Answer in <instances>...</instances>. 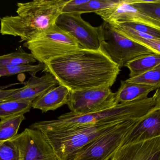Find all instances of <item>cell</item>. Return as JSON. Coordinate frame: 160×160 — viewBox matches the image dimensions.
<instances>
[{"label":"cell","instance_id":"obj_9","mask_svg":"<svg viewBox=\"0 0 160 160\" xmlns=\"http://www.w3.org/2000/svg\"><path fill=\"white\" fill-rule=\"evenodd\" d=\"M78 12L62 13L55 22L57 26L72 36L86 49L98 50L102 39V26L94 27Z\"/></svg>","mask_w":160,"mask_h":160},{"label":"cell","instance_id":"obj_15","mask_svg":"<svg viewBox=\"0 0 160 160\" xmlns=\"http://www.w3.org/2000/svg\"><path fill=\"white\" fill-rule=\"evenodd\" d=\"M70 90L62 85L52 88L32 102V108L43 112L53 111L67 104Z\"/></svg>","mask_w":160,"mask_h":160},{"label":"cell","instance_id":"obj_6","mask_svg":"<svg viewBox=\"0 0 160 160\" xmlns=\"http://www.w3.org/2000/svg\"><path fill=\"white\" fill-rule=\"evenodd\" d=\"M100 49L119 67L142 54L153 53L148 48L132 41L118 32L112 25L103 22Z\"/></svg>","mask_w":160,"mask_h":160},{"label":"cell","instance_id":"obj_16","mask_svg":"<svg viewBox=\"0 0 160 160\" xmlns=\"http://www.w3.org/2000/svg\"><path fill=\"white\" fill-rule=\"evenodd\" d=\"M155 90L150 85L122 80L120 87L115 93L116 100L119 104L144 99Z\"/></svg>","mask_w":160,"mask_h":160},{"label":"cell","instance_id":"obj_22","mask_svg":"<svg viewBox=\"0 0 160 160\" xmlns=\"http://www.w3.org/2000/svg\"><path fill=\"white\" fill-rule=\"evenodd\" d=\"M36 61L32 54L26 52L21 47L16 51L0 55V67L30 65Z\"/></svg>","mask_w":160,"mask_h":160},{"label":"cell","instance_id":"obj_20","mask_svg":"<svg viewBox=\"0 0 160 160\" xmlns=\"http://www.w3.org/2000/svg\"><path fill=\"white\" fill-rule=\"evenodd\" d=\"M32 102L24 101H4L0 102V120L30 111Z\"/></svg>","mask_w":160,"mask_h":160},{"label":"cell","instance_id":"obj_7","mask_svg":"<svg viewBox=\"0 0 160 160\" xmlns=\"http://www.w3.org/2000/svg\"><path fill=\"white\" fill-rule=\"evenodd\" d=\"M143 117L124 121L115 129L102 135L85 147L74 160H110L122 145L130 132Z\"/></svg>","mask_w":160,"mask_h":160},{"label":"cell","instance_id":"obj_1","mask_svg":"<svg viewBox=\"0 0 160 160\" xmlns=\"http://www.w3.org/2000/svg\"><path fill=\"white\" fill-rule=\"evenodd\" d=\"M44 70L70 91L111 87L120 68L101 49H81L50 60Z\"/></svg>","mask_w":160,"mask_h":160},{"label":"cell","instance_id":"obj_13","mask_svg":"<svg viewBox=\"0 0 160 160\" xmlns=\"http://www.w3.org/2000/svg\"><path fill=\"white\" fill-rule=\"evenodd\" d=\"M59 85L54 76L49 72L41 77L32 75L23 87L5 101H24L33 102L36 99L52 88Z\"/></svg>","mask_w":160,"mask_h":160},{"label":"cell","instance_id":"obj_4","mask_svg":"<svg viewBox=\"0 0 160 160\" xmlns=\"http://www.w3.org/2000/svg\"><path fill=\"white\" fill-rule=\"evenodd\" d=\"M124 121L40 131L51 145L59 160H74L77 154L85 147L102 135L115 129Z\"/></svg>","mask_w":160,"mask_h":160},{"label":"cell","instance_id":"obj_18","mask_svg":"<svg viewBox=\"0 0 160 160\" xmlns=\"http://www.w3.org/2000/svg\"><path fill=\"white\" fill-rule=\"evenodd\" d=\"M160 65V54L152 53L140 55L126 65L130 70L129 78L141 75Z\"/></svg>","mask_w":160,"mask_h":160},{"label":"cell","instance_id":"obj_23","mask_svg":"<svg viewBox=\"0 0 160 160\" xmlns=\"http://www.w3.org/2000/svg\"><path fill=\"white\" fill-rule=\"evenodd\" d=\"M126 80L131 82L150 85L155 90L160 88V65L141 75L129 78Z\"/></svg>","mask_w":160,"mask_h":160},{"label":"cell","instance_id":"obj_19","mask_svg":"<svg viewBox=\"0 0 160 160\" xmlns=\"http://www.w3.org/2000/svg\"><path fill=\"white\" fill-rule=\"evenodd\" d=\"M24 114H18L0 120V142L9 141L18 134Z\"/></svg>","mask_w":160,"mask_h":160},{"label":"cell","instance_id":"obj_10","mask_svg":"<svg viewBox=\"0 0 160 160\" xmlns=\"http://www.w3.org/2000/svg\"><path fill=\"white\" fill-rule=\"evenodd\" d=\"M19 160H59L51 145L42 132L27 128L10 139Z\"/></svg>","mask_w":160,"mask_h":160},{"label":"cell","instance_id":"obj_5","mask_svg":"<svg viewBox=\"0 0 160 160\" xmlns=\"http://www.w3.org/2000/svg\"><path fill=\"white\" fill-rule=\"evenodd\" d=\"M35 59L46 65L50 60L83 49L69 34L56 24L24 42Z\"/></svg>","mask_w":160,"mask_h":160},{"label":"cell","instance_id":"obj_25","mask_svg":"<svg viewBox=\"0 0 160 160\" xmlns=\"http://www.w3.org/2000/svg\"><path fill=\"white\" fill-rule=\"evenodd\" d=\"M138 10L160 21V1L132 0Z\"/></svg>","mask_w":160,"mask_h":160},{"label":"cell","instance_id":"obj_24","mask_svg":"<svg viewBox=\"0 0 160 160\" xmlns=\"http://www.w3.org/2000/svg\"><path fill=\"white\" fill-rule=\"evenodd\" d=\"M45 65L39 64L37 65H8L0 67V78L4 76H12L24 72H29L31 75H36L37 72L44 70Z\"/></svg>","mask_w":160,"mask_h":160},{"label":"cell","instance_id":"obj_11","mask_svg":"<svg viewBox=\"0 0 160 160\" xmlns=\"http://www.w3.org/2000/svg\"><path fill=\"white\" fill-rule=\"evenodd\" d=\"M105 22H134L160 31V21L141 12L132 4V0H118L107 9L96 12Z\"/></svg>","mask_w":160,"mask_h":160},{"label":"cell","instance_id":"obj_27","mask_svg":"<svg viewBox=\"0 0 160 160\" xmlns=\"http://www.w3.org/2000/svg\"><path fill=\"white\" fill-rule=\"evenodd\" d=\"M134 31L160 39V31L153 27L134 22H118Z\"/></svg>","mask_w":160,"mask_h":160},{"label":"cell","instance_id":"obj_21","mask_svg":"<svg viewBox=\"0 0 160 160\" xmlns=\"http://www.w3.org/2000/svg\"><path fill=\"white\" fill-rule=\"evenodd\" d=\"M118 0H87L85 3L77 6L63 10L62 13H85L99 12L107 9L117 3Z\"/></svg>","mask_w":160,"mask_h":160},{"label":"cell","instance_id":"obj_8","mask_svg":"<svg viewBox=\"0 0 160 160\" xmlns=\"http://www.w3.org/2000/svg\"><path fill=\"white\" fill-rule=\"evenodd\" d=\"M115 96L109 87L70 91L67 105L76 114L92 113L116 106Z\"/></svg>","mask_w":160,"mask_h":160},{"label":"cell","instance_id":"obj_26","mask_svg":"<svg viewBox=\"0 0 160 160\" xmlns=\"http://www.w3.org/2000/svg\"><path fill=\"white\" fill-rule=\"evenodd\" d=\"M0 160H19L18 150L10 141L0 142Z\"/></svg>","mask_w":160,"mask_h":160},{"label":"cell","instance_id":"obj_28","mask_svg":"<svg viewBox=\"0 0 160 160\" xmlns=\"http://www.w3.org/2000/svg\"><path fill=\"white\" fill-rule=\"evenodd\" d=\"M18 90V88L8 89V90H1L0 89V102L5 101L8 97L12 95Z\"/></svg>","mask_w":160,"mask_h":160},{"label":"cell","instance_id":"obj_2","mask_svg":"<svg viewBox=\"0 0 160 160\" xmlns=\"http://www.w3.org/2000/svg\"><path fill=\"white\" fill-rule=\"evenodd\" d=\"M69 0H34L17 3V15L0 18V34L26 42L55 24Z\"/></svg>","mask_w":160,"mask_h":160},{"label":"cell","instance_id":"obj_17","mask_svg":"<svg viewBox=\"0 0 160 160\" xmlns=\"http://www.w3.org/2000/svg\"><path fill=\"white\" fill-rule=\"evenodd\" d=\"M109 23L124 36L148 48L153 53L160 54V39L134 31L119 23Z\"/></svg>","mask_w":160,"mask_h":160},{"label":"cell","instance_id":"obj_14","mask_svg":"<svg viewBox=\"0 0 160 160\" xmlns=\"http://www.w3.org/2000/svg\"><path fill=\"white\" fill-rule=\"evenodd\" d=\"M159 137H160V107L149 113L136 125L127 135L122 145Z\"/></svg>","mask_w":160,"mask_h":160},{"label":"cell","instance_id":"obj_12","mask_svg":"<svg viewBox=\"0 0 160 160\" xmlns=\"http://www.w3.org/2000/svg\"><path fill=\"white\" fill-rule=\"evenodd\" d=\"M110 160H160V137L123 145Z\"/></svg>","mask_w":160,"mask_h":160},{"label":"cell","instance_id":"obj_3","mask_svg":"<svg viewBox=\"0 0 160 160\" xmlns=\"http://www.w3.org/2000/svg\"><path fill=\"white\" fill-rule=\"evenodd\" d=\"M160 107L156 95L144 99L120 103L113 108L92 113L76 114L70 112L55 120L36 122L29 127L39 131L57 130L79 126L115 121H124L144 117Z\"/></svg>","mask_w":160,"mask_h":160}]
</instances>
